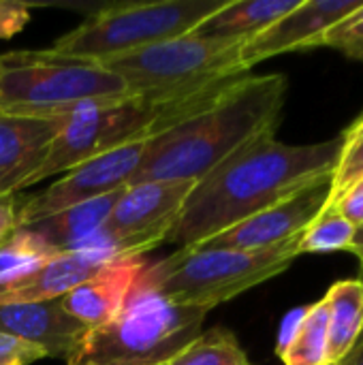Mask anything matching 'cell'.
Wrapping results in <instances>:
<instances>
[{
  "label": "cell",
  "mask_w": 363,
  "mask_h": 365,
  "mask_svg": "<svg viewBox=\"0 0 363 365\" xmlns=\"http://www.w3.org/2000/svg\"><path fill=\"white\" fill-rule=\"evenodd\" d=\"M274 135L257 137L195 182L167 235L169 244L197 248L255 214L332 178L340 156V139L289 145L276 141Z\"/></svg>",
  "instance_id": "cell-1"
},
{
  "label": "cell",
  "mask_w": 363,
  "mask_h": 365,
  "mask_svg": "<svg viewBox=\"0 0 363 365\" xmlns=\"http://www.w3.org/2000/svg\"><path fill=\"white\" fill-rule=\"evenodd\" d=\"M287 88L280 73L240 77L214 105L150 139L128 186L160 180L199 182L246 143L276 133Z\"/></svg>",
  "instance_id": "cell-2"
},
{
  "label": "cell",
  "mask_w": 363,
  "mask_h": 365,
  "mask_svg": "<svg viewBox=\"0 0 363 365\" xmlns=\"http://www.w3.org/2000/svg\"><path fill=\"white\" fill-rule=\"evenodd\" d=\"M244 75L180 90L131 94L126 98L94 103L71 113L53 139L43 165L26 180L24 188L58 173H66L68 169L105 152L158 137L214 105Z\"/></svg>",
  "instance_id": "cell-3"
},
{
  "label": "cell",
  "mask_w": 363,
  "mask_h": 365,
  "mask_svg": "<svg viewBox=\"0 0 363 365\" xmlns=\"http://www.w3.org/2000/svg\"><path fill=\"white\" fill-rule=\"evenodd\" d=\"M300 237L261 250L180 248L167 259L145 265L139 280L175 306L210 312L287 272L300 257Z\"/></svg>",
  "instance_id": "cell-4"
},
{
  "label": "cell",
  "mask_w": 363,
  "mask_h": 365,
  "mask_svg": "<svg viewBox=\"0 0 363 365\" xmlns=\"http://www.w3.org/2000/svg\"><path fill=\"white\" fill-rule=\"evenodd\" d=\"M208 312L167 302L137 280L120 314L86 334L66 365H167L203 331Z\"/></svg>",
  "instance_id": "cell-5"
},
{
  "label": "cell",
  "mask_w": 363,
  "mask_h": 365,
  "mask_svg": "<svg viewBox=\"0 0 363 365\" xmlns=\"http://www.w3.org/2000/svg\"><path fill=\"white\" fill-rule=\"evenodd\" d=\"M128 86L92 60L51 49L0 56V113L71 115L88 105L126 98Z\"/></svg>",
  "instance_id": "cell-6"
},
{
  "label": "cell",
  "mask_w": 363,
  "mask_h": 365,
  "mask_svg": "<svg viewBox=\"0 0 363 365\" xmlns=\"http://www.w3.org/2000/svg\"><path fill=\"white\" fill-rule=\"evenodd\" d=\"M229 0H158L105 6L62 34L51 51L103 62L190 34Z\"/></svg>",
  "instance_id": "cell-7"
},
{
  "label": "cell",
  "mask_w": 363,
  "mask_h": 365,
  "mask_svg": "<svg viewBox=\"0 0 363 365\" xmlns=\"http://www.w3.org/2000/svg\"><path fill=\"white\" fill-rule=\"evenodd\" d=\"M244 43L246 41L208 38L190 32L98 64L124 79L131 94L180 90L250 73L240 62Z\"/></svg>",
  "instance_id": "cell-8"
},
{
  "label": "cell",
  "mask_w": 363,
  "mask_h": 365,
  "mask_svg": "<svg viewBox=\"0 0 363 365\" xmlns=\"http://www.w3.org/2000/svg\"><path fill=\"white\" fill-rule=\"evenodd\" d=\"M195 182L160 180L131 184L113 205L98 242L118 255L143 257L167 242Z\"/></svg>",
  "instance_id": "cell-9"
},
{
  "label": "cell",
  "mask_w": 363,
  "mask_h": 365,
  "mask_svg": "<svg viewBox=\"0 0 363 365\" xmlns=\"http://www.w3.org/2000/svg\"><path fill=\"white\" fill-rule=\"evenodd\" d=\"M145 143L124 145L101 156H94L73 169H68L49 188L30 197L15 216V227H28L62 210L94 201L98 197L111 195L128 186L133 173L137 171Z\"/></svg>",
  "instance_id": "cell-10"
},
{
  "label": "cell",
  "mask_w": 363,
  "mask_h": 365,
  "mask_svg": "<svg viewBox=\"0 0 363 365\" xmlns=\"http://www.w3.org/2000/svg\"><path fill=\"white\" fill-rule=\"evenodd\" d=\"M332 178H325L278 205L255 214L233 229L208 240L197 248L212 250H261L300 237L327 207Z\"/></svg>",
  "instance_id": "cell-11"
},
{
  "label": "cell",
  "mask_w": 363,
  "mask_h": 365,
  "mask_svg": "<svg viewBox=\"0 0 363 365\" xmlns=\"http://www.w3.org/2000/svg\"><path fill=\"white\" fill-rule=\"evenodd\" d=\"M363 0H302L293 11L242 45L240 62L246 71L255 64L300 49L321 47L325 32L353 13Z\"/></svg>",
  "instance_id": "cell-12"
},
{
  "label": "cell",
  "mask_w": 363,
  "mask_h": 365,
  "mask_svg": "<svg viewBox=\"0 0 363 365\" xmlns=\"http://www.w3.org/2000/svg\"><path fill=\"white\" fill-rule=\"evenodd\" d=\"M66 118L0 113V199L24 188L43 165Z\"/></svg>",
  "instance_id": "cell-13"
},
{
  "label": "cell",
  "mask_w": 363,
  "mask_h": 365,
  "mask_svg": "<svg viewBox=\"0 0 363 365\" xmlns=\"http://www.w3.org/2000/svg\"><path fill=\"white\" fill-rule=\"evenodd\" d=\"M143 267V257L118 255L92 278L60 297L62 308L81 325H86L88 331L109 325L124 308Z\"/></svg>",
  "instance_id": "cell-14"
},
{
  "label": "cell",
  "mask_w": 363,
  "mask_h": 365,
  "mask_svg": "<svg viewBox=\"0 0 363 365\" xmlns=\"http://www.w3.org/2000/svg\"><path fill=\"white\" fill-rule=\"evenodd\" d=\"M0 334L30 342L47 357L68 359L88 334V327L73 319L60 299L36 304L0 306Z\"/></svg>",
  "instance_id": "cell-15"
},
{
  "label": "cell",
  "mask_w": 363,
  "mask_h": 365,
  "mask_svg": "<svg viewBox=\"0 0 363 365\" xmlns=\"http://www.w3.org/2000/svg\"><path fill=\"white\" fill-rule=\"evenodd\" d=\"M113 257H118V252L103 248V246L60 252L45 267H41L34 276L2 291L0 306L60 299L66 293H71L73 289H77L81 282L92 278Z\"/></svg>",
  "instance_id": "cell-16"
},
{
  "label": "cell",
  "mask_w": 363,
  "mask_h": 365,
  "mask_svg": "<svg viewBox=\"0 0 363 365\" xmlns=\"http://www.w3.org/2000/svg\"><path fill=\"white\" fill-rule=\"evenodd\" d=\"M122 190H116V192L98 197L94 201L62 210V212L51 214L39 222H32L24 229L32 231L36 237H41L47 246H51L58 252L98 246L96 237L101 235V231H103L113 205L118 203Z\"/></svg>",
  "instance_id": "cell-17"
},
{
  "label": "cell",
  "mask_w": 363,
  "mask_h": 365,
  "mask_svg": "<svg viewBox=\"0 0 363 365\" xmlns=\"http://www.w3.org/2000/svg\"><path fill=\"white\" fill-rule=\"evenodd\" d=\"M302 0H229L220 11L199 24L193 34L208 38L250 41Z\"/></svg>",
  "instance_id": "cell-18"
},
{
  "label": "cell",
  "mask_w": 363,
  "mask_h": 365,
  "mask_svg": "<svg viewBox=\"0 0 363 365\" xmlns=\"http://www.w3.org/2000/svg\"><path fill=\"white\" fill-rule=\"evenodd\" d=\"M276 353L285 365H327L325 299L295 310L282 321Z\"/></svg>",
  "instance_id": "cell-19"
},
{
  "label": "cell",
  "mask_w": 363,
  "mask_h": 365,
  "mask_svg": "<svg viewBox=\"0 0 363 365\" xmlns=\"http://www.w3.org/2000/svg\"><path fill=\"white\" fill-rule=\"evenodd\" d=\"M327 304V364H340L363 331V282L340 280L323 297Z\"/></svg>",
  "instance_id": "cell-20"
},
{
  "label": "cell",
  "mask_w": 363,
  "mask_h": 365,
  "mask_svg": "<svg viewBox=\"0 0 363 365\" xmlns=\"http://www.w3.org/2000/svg\"><path fill=\"white\" fill-rule=\"evenodd\" d=\"M60 252L24 227H15L0 244V293L28 280Z\"/></svg>",
  "instance_id": "cell-21"
},
{
  "label": "cell",
  "mask_w": 363,
  "mask_h": 365,
  "mask_svg": "<svg viewBox=\"0 0 363 365\" xmlns=\"http://www.w3.org/2000/svg\"><path fill=\"white\" fill-rule=\"evenodd\" d=\"M167 365H250V361L229 329L214 327L201 331Z\"/></svg>",
  "instance_id": "cell-22"
},
{
  "label": "cell",
  "mask_w": 363,
  "mask_h": 365,
  "mask_svg": "<svg viewBox=\"0 0 363 365\" xmlns=\"http://www.w3.org/2000/svg\"><path fill=\"white\" fill-rule=\"evenodd\" d=\"M355 227L336 210L325 207L319 218L302 233L297 255H329L353 250Z\"/></svg>",
  "instance_id": "cell-23"
},
{
  "label": "cell",
  "mask_w": 363,
  "mask_h": 365,
  "mask_svg": "<svg viewBox=\"0 0 363 365\" xmlns=\"http://www.w3.org/2000/svg\"><path fill=\"white\" fill-rule=\"evenodd\" d=\"M359 182H363V113L340 137V156L332 171L327 207H334Z\"/></svg>",
  "instance_id": "cell-24"
},
{
  "label": "cell",
  "mask_w": 363,
  "mask_h": 365,
  "mask_svg": "<svg viewBox=\"0 0 363 365\" xmlns=\"http://www.w3.org/2000/svg\"><path fill=\"white\" fill-rule=\"evenodd\" d=\"M321 47H334L344 56L363 62V2L325 32Z\"/></svg>",
  "instance_id": "cell-25"
},
{
  "label": "cell",
  "mask_w": 363,
  "mask_h": 365,
  "mask_svg": "<svg viewBox=\"0 0 363 365\" xmlns=\"http://www.w3.org/2000/svg\"><path fill=\"white\" fill-rule=\"evenodd\" d=\"M47 353L30 342L0 334V365H32L45 359Z\"/></svg>",
  "instance_id": "cell-26"
},
{
  "label": "cell",
  "mask_w": 363,
  "mask_h": 365,
  "mask_svg": "<svg viewBox=\"0 0 363 365\" xmlns=\"http://www.w3.org/2000/svg\"><path fill=\"white\" fill-rule=\"evenodd\" d=\"M30 21V4L17 0H0V38L19 34Z\"/></svg>",
  "instance_id": "cell-27"
},
{
  "label": "cell",
  "mask_w": 363,
  "mask_h": 365,
  "mask_svg": "<svg viewBox=\"0 0 363 365\" xmlns=\"http://www.w3.org/2000/svg\"><path fill=\"white\" fill-rule=\"evenodd\" d=\"M355 229L363 225V184H357L334 205Z\"/></svg>",
  "instance_id": "cell-28"
},
{
  "label": "cell",
  "mask_w": 363,
  "mask_h": 365,
  "mask_svg": "<svg viewBox=\"0 0 363 365\" xmlns=\"http://www.w3.org/2000/svg\"><path fill=\"white\" fill-rule=\"evenodd\" d=\"M15 216H17V205L13 195L0 199V244L2 240L15 229Z\"/></svg>",
  "instance_id": "cell-29"
},
{
  "label": "cell",
  "mask_w": 363,
  "mask_h": 365,
  "mask_svg": "<svg viewBox=\"0 0 363 365\" xmlns=\"http://www.w3.org/2000/svg\"><path fill=\"white\" fill-rule=\"evenodd\" d=\"M338 365H363V331L359 334L357 342L353 344V349L347 353V357Z\"/></svg>",
  "instance_id": "cell-30"
},
{
  "label": "cell",
  "mask_w": 363,
  "mask_h": 365,
  "mask_svg": "<svg viewBox=\"0 0 363 365\" xmlns=\"http://www.w3.org/2000/svg\"><path fill=\"white\" fill-rule=\"evenodd\" d=\"M359 261H363V225L355 229V237H353V250H351Z\"/></svg>",
  "instance_id": "cell-31"
},
{
  "label": "cell",
  "mask_w": 363,
  "mask_h": 365,
  "mask_svg": "<svg viewBox=\"0 0 363 365\" xmlns=\"http://www.w3.org/2000/svg\"><path fill=\"white\" fill-rule=\"evenodd\" d=\"M359 280L363 282V261H362V276H359Z\"/></svg>",
  "instance_id": "cell-32"
},
{
  "label": "cell",
  "mask_w": 363,
  "mask_h": 365,
  "mask_svg": "<svg viewBox=\"0 0 363 365\" xmlns=\"http://www.w3.org/2000/svg\"><path fill=\"white\" fill-rule=\"evenodd\" d=\"M327 365H336V364H327Z\"/></svg>",
  "instance_id": "cell-33"
},
{
  "label": "cell",
  "mask_w": 363,
  "mask_h": 365,
  "mask_svg": "<svg viewBox=\"0 0 363 365\" xmlns=\"http://www.w3.org/2000/svg\"><path fill=\"white\" fill-rule=\"evenodd\" d=\"M359 184H363V182H359Z\"/></svg>",
  "instance_id": "cell-34"
}]
</instances>
